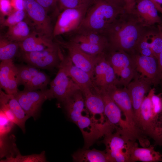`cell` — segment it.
Segmentation results:
<instances>
[{
	"label": "cell",
	"instance_id": "1",
	"mask_svg": "<svg viewBox=\"0 0 162 162\" xmlns=\"http://www.w3.org/2000/svg\"><path fill=\"white\" fill-rule=\"evenodd\" d=\"M121 14L104 32L109 49L130 51L136 49L142 35L143 26L135 18Z\"/></svg>",
	"mask_w": 162,
	"mask_h": 162
},
{
	"label": "cell",
	"instance_id": "2",
	"mask_svg": "<svg viewBox=\"0 0 162 162\" xmlns=\"http://www.w3.org/2000/svg\"><path fill=\"white\" fill-rule=\"evenodd\" d=\"M124 10L123 8L106 0H94L80 27L104 33Z\"/></svg>",
	"mask_w": 162,
	"mask_h": 162
},
{
	"label": "cell",
	"instance_id": "3",
	"mask_svg": "<svg viewBox=\"0 0 162 162\" xmlns=\"http://www.w3.org/2000/svg\"><path fill=\"white\" fill-rule=\"evenodd\" d=\"M104 89L123 112L125 120L136 134L140 144H143L146 140V137L142 133L135 115L127 87L119 88L116 85H112Z\"/></svg>",
	"mask_w": 162,
	"mask_h": 162
},
{
	"label": "cell",
	"instance_id": "4",
	"mask_svg": "<svg viewBox=\"0 0 162 162\" xmlns=\"http://www.w3.org/2000/svg\"><path fill=\"white\" fill-rule=\"evenodd\" d=\"M102 142L111 162H130L132 149L136 143L118 131L109 133L104 136Z\"/></svg>",
	"mask_w": 162,
	"mask_h": 162
},
{
	"label": "cell",
	"instance_id": "5",
	"mask_svg": "<svg viewBox=\"0 0 162 162\" xmlns=\"http://www.w3.org/2000/svg\"><path fill=\"white\" fill-rule=\"evenodd\" d=\"M101 96L104 104V113L106 121L113 126L116 131L133 140L137 137L125 120L122 117V111L106 91L99 89L96 92Z\"/></svg>",
	"mask_w": 162,
	"mask_h": 162
},
{
	"label": "cell",
	"instance_id": "6",
	"mask_svg": "<svg viewBox=\"0 0 162 162\" xmlns=\"http://www.w3.org/2000/svg\"><path fill=\"white\" fill-rule=\"evenodd\" d=\"M24 6L28 16L33 22V32L52 39L53 27L45 8L34 0H24Z\"/></svg>",
	"mask_w": 162,
	"mask_h": 162
},
{
	"label": "cell",
	"instance_id": "7",
	"mask_svg": "<svg viewBox=\"0 0 162 162\" xmlns=\"http://www.w3.org/2000/svg\"><path fill=\"white\" fill-rule=\"evenodd\" d=\"M88 8H67L58 15L53 27V36L70 35L81 26Z\"/></svg>",
	"mask_w": 162,
	"mask_h": 162
},
{
	"label": "cell",
	"instance_id": "8",
	"mask_svg": "<svg viewBox=\"0 0 162 162\" xmlns=\"http://www.w3.org/2000/svg\"><path fill=\"white\" fill-rule=\"evenodd\" d=\"M60 47L58 44L54 47L43 51L31 52L22 51V58L28 64L38 68L50 69L58 67L64 56Z\"/></svg>",
	"mask_w": 162,
	"mask_h": 162
},
{
	"label": "cell",
	"instance_id": "9",
	"mask_svg": "<svg viewBox=\"0 0 162 162\" xmlns=\"http://www.w3.org/2000/svg\"><path fill=\"white\" fill-rule=\"evenodd\" d=\"M76 124L82 134L84 141L83 149H88L98 139L115 130L107 121L98 123L86 115L82 116Z\"/></svg>",
	"mask_w": 162,
	"mask_h": 162
},
{
	"label": "cell",
	"instance_id": "10",
	"mask_svg": "<svg viewBox=\"0 0 162 162\" xmlns=\"http://www.w3.org/2000/svg\"><path fill=\"white\" fill-rule=\"evenodd\" d=\"M26 114L35 118L44 102L51 99L49 89L40 91L24 90L14 95Z\"/></svg>",
	"mask_w": 162,
	"mask_h": 162
},
{
	"label": "cell",
	"instance_id": "11",
	"mask_svg": "<svg viewBox=\"0 0 162 162\" xmlns=\"http://www.w3.org/2000/svg\"><path fill=\"white\" fill-rule=\"evenodd\" d=\"M56 41L61 46L67 49L68 55L73 63L87 73L93 82L95 67L101 55L96 56L87 54L69 41L65 42L56 40Z\"/></svg>",
	"mask_w": 162,
	"mask_h": 162
},
{
	"label": "cell",
	"instance_id": "12",
	"mask_svg": "<svg viewBox=\"0 0 162 162\" xmlns=\"http://www.w3.org/2000/svg\"><path fill=\"white\" fill-rule=\"evenodd\" d=\"M58 67L59 70L56 76L50 83L49 89L52 99L56 98L63 102L73 92L80 88L62 67Z\"/></svg>",
	"mask_w": 162,
	"mask_h": 162
},
{
	"label": "cell",
	"instance_id": "13",
	"mask_svg": "<svg viewBox=\"0 0 162 162\" xmlns=\"http://www.w3.org/2000/svg\"><path fill=\"white\" fill-rule=\"evenodd\" d=\"M152 83L146 77L142 76H139L136 74L134 79L127 86L134 112L140 126L139 116L140 107L146 96L145 94L150 89Z\"/></svg>",
	"mask_w": 162,
	"mask_h": 162
},
{
	"label": "cell",
	"instance_id": "14",
	"mask_svg": "<svg viewBox=\"0 0 162 162\" xmlns=\"http://www.w3.org/2000/svg\"><path fill=\"white\" fill-rule=\"evenodd\" d=\"M59 66L63 69L67 75L79 86L81 90L87 88L95 90L97 88L89 74L75 65L68 55L63 56Z\"/></svg>",
	"mask_w": 162,
	"mask_h": 162
},
{
	"label": "cell",
	"instance_id": "15",
	"mask_svg": "<svg viewBox=\"0 0 162 162\" xmlns=\"http://www.w3.org/2000/svg\"><path fill=\"white\" fill-rule=\"evenodd\" d=\"M158 11L150 0H136L130 13L143 26H149L161 21Z\"/></svg>",
	"mask_w": 162,
	"mask_h": 162
},
{
	"label": "cell",
	"instance_id": "16",
	"mask_svg": "<svg viewBox=\"0 0 162 162\" xmlns=\"http://www.w3.org/2000/svg\"><path fill=\"white\" fill-rule=\"evenodd\" d=\"M81 91L84 97L86 108L91 118L98 123L103 124L106 122L104 104L101 95L89 88Z\"/></svg>",
	"mask_w": 162,
	"mask_h": 162
},
{
	"label": "cell",
	"instance_id": "17",
	"mask_svg": "<svg viewBox=\"0 0 162 162\" xmlns=\"http://www.w3.org/2000/svg\"><path fill=\"white\" fill-rule=\"evenodd\" d=\"M136 70L152 83H157L159 80L158 76L157 60L154 57L142 55L136 56L133 59Z\"/></svg>",
	"mask_w": 162,
	"mask_h": 162
},
{
	"label": "cell",
	"instance_id": "18",
	"mask_svg": "<svg viewBox=\"0 0 162 162\" xmlns=\"http://www.w3.org/2000/svg\"><path fill=\"white\" fill-rule=\"evenodd\" d=\"M70 119L74 123L77 122L83 115L86 107L83 95L80 89L77 90L63 102Z\"/></svg>",
	"mask_w": 162,
	"mask_h": 162
},
{
	"label": "cell",
	"instance_id": "19",
	"mask_svg": "<svg viewBox=\"0 0 162 162\" xmlns=\"http://www.w3.org/2000/svg\"><path fill=\"white\" fill-rule=\"evenodd\" d=\"M18 42L21 51L25 52L43 51L58 44L52 39L39 35L33 31L25 39Z\"/></svg>",
	"mask_w": 162,
	"mask_h": 162
},
{
	"label": "cell",
	"instance_id": "20",
	"mask_svg": "<svg viewBox=\"0 0 162 162\" xmlns=\"http://www.w3.org/2000/svg\"><path fill=\"white\" fill-rule=\"evenodd\" d=\"M152 88L146 96L141 105L139 116V122L142 131L146 136L151 137L154 120L152 115L151 97Z\"/></svg>",
	"mask_w": 162,
	"mask_h": 162
},
{
	"label": "cell",
	"instance_id": "21",
	"mask_svg": "<svg viewBox=\"0 0 162 162\" xmlns=\"http://www.w3.org/2000/svg\"><path fill=\"white\" fill-rule=\"evenodd\" d=\"M69 35L68 41L73 43L84 42L104 45L109 47L108 40L104 33L80 27Z\"/></svg>",
	"mask_w": 162,
	"mask_h": 162
},
{
	"label": "cell",
	"instance_id": "22",
	"mask_svg": "<svg viewBox=\"0 0 162 162\" xmlns=\"http://www.w3.org/2000/svg\"><path fill=\"white\" fill-rule=\"evenodd\" d=\"M150 49L154 57L157 60L162 50V32H150L143 33L138 44L137 49L139 52L144 49Z\"/></svg>",
	"mask_w": 162,
	"mask_h": 162
},
{
	"label": "cell",
	"instance_id": "23",
	"mask_svg": "<svg viewBox=\"0 0 162 162\" xmlns=\"http://www.w3.org/2000/svg\"><path fill=\"white\" fill-rule=\"evenodd\" d=\"M157 162L162 161V154L156 151L154 146L150 145L147 147H138L136 142L133 147L130 162Z\"/></svg>",
	"mask_w": 162,
	"mask_h": 162
},
{
	"label": "cell",
	"instance_id": "24",
	"mask_svg": "<svg viewBox=\"0 0 162 162\" xmlns=\"http://www.w3.org/2000/svg\"><path fill=\"white\" fill-rule=\"evenodd\" d=\"M0 102L4 103L8 106L18 120V126L25 132V124L29 117L26 114L14 95L7 94L0 88Z\"/></svg>",
	"mask_w": 162,
	"mask_h": 162
},
{
	"label": "cell",
	"instance_id": "25",
	"mask_svg": "<svg viewBox=\"0 0 162 162\" xmlns=\"http://www.w3.org/2000/svg\"><path fill=\"white\" fill-rule=\"evenodd\" d=\"M73 160L78 162H111L105 150L93 149H80L72 155Z\"/></svg>",
	"mask_w": 162,
	"mask_h": 162
},
{
	"label": "cell",
	"instance_id": "26",
	"mask_svg": "<svg viewBox=\"0 0 162 162\" xmlns=\"http://www.w3.org/2000/svg\"><path fill=\"white\" fill-rule=\"evenodd\" d=\"M106 57L116 74L118 76L124 68L135 65L133 60L123 51L110 50L108 53L106 52Z\"/></svg>",
	"mask_w": 162,
	"mask_h": 162
},
{
	"label": "cell",
	"instance_id": "27",
	"mask_svg": "<svg viewBox=\"0 0 162 162\" xmlns=\"http://www.w3.org/2000/svg\"><path fill=\"white\" fill-rule=\"evenodd\" d=\"M32 33L28 24L22 21L8 27L5 38L10 41L20 42L25 39Z\"/></svg>",
	"mask_w": 162,
	"mask_h": 162
},
{
	"label": "cell",
	"instance_id": "28",
	"mask_svg": "<svg viewBox=\"0 0 162 162\" xmlns=\"http://www.w3.org/2000/svg\"><path fill=\"white\" fill-rule=\"evenodd\" d=\"M20 48L18 42L10 41L6 38H1L0 60L1 61L13 60Z\"/></svg>",
	"mask_w": 162,
	"mask_h": 162
},
{
	"label": "cell",
	"instance_id": "29",
	"mask_svg": "<svg viewBox=\"0 0 162 162\" xmlns=\"http://www.w3.org/2000/svg\"><path fill=\"white\" fill-rule=\"evenodd\" d=\"M13 60L1 61L0 64V88L6 92L7 90L8 82L13 70L15 66Z\"/></svg>",
	"mask_w": 162,
	"mask_h": 162
},
{
	"label": "cell",
	"instance_id": "30",
	"mask_svg": "<svg viewBox=\"0 0 162 162\" xmlns=\"http://www.w3.org/2000/svg\"><path fill=\"white\" fill-rule=\"evenodd\" d=\"M16 154H10L5 159L1 160L3 162H46L45 152L44 151L40 154H34L28 155H22L17 150Z\"/></svg>",
	"mask_w": 162,
	"mask_h": 162
},
{
	"label": "cell",
	"instance_id": "31",
	"mask_svg": "<svg viewBox=\"0 0 162 162\" xmlns=\"http://www.w3.org/2000/svg\"><path fill=\"white\" fill-rule=\"evenodd\" d=\"M50 79L44 73L40 71L32 78L29 83L24 87V90L29 91L45 90L50 84Z\"/></svg>",
	"mask_w": 162,
	"mask_h": 162
},
{
	"label": "cell",
	"instance_id": "32",
	"mask_svg": "<svg viewBox=\"0 0 162 162\" xmlns=\"http://www.w3.org/2000/svg\"><path fill=\"white\" fill-rule=\"evenodd\" d=\"M94 0H58V9L88 8Z\"/></svg>",
	"mask_w": 162,
	"mask_h": 162
},
{
	"label": "cell",
	"instance_id": "33",
	"mask_svg": "<svg viewBox=\"0 0 162 162\" xmlns=\"http://www.w3.org/2000/svg\"><path fill=\"white\" fill-rule=\"evenodd\" d=\"M151 138L155 145L162 146V111L154 121Z\"/></svg>",
	"mask_w": 162,
	"mask_h": 162
},
{
	"label": "cell",
	"instance_id": "34",
	"mask_svg": "<svg viewBox=\"0 0 162 162\" xmlns=\"http://www.w3.org/2000/svg\"><path fill=\"white\" fill-rule=\"evenodd\" d=\"M151 100L152 112L154 121L162 111V94H155V88H152Z\"/></svg>",
	"mask_w": 162,
	"mask_h": 162
},
{
	"label": "cell",
	"instance_id": "35",
	"mask_svg": "<svg viewBox=\"0 0 162 162\" xmlns=\"http://www.w3.org/2000/svg\"><path fill=\"white\" fill-rule=\"evenodd\" d=\"M135 65L131 66L124 68L121 71L119 76L121 77L118 83L127 87L132 79L136 75Z\"/></svg>",
	"mask_w": 162,
	"mask_h": 162
},
{
	"label": "cell",
	"instance_id": "36",
	"mask_svg": "<svg viewBox=\"0 0 162 162\" xmlns=\"http://www.w3.org/2000/svg\"><path fill=\"white\" fill-rule=\"evenodd\" d=\"M15 124L10 121L4 113L0 111V136H5L10 132Z\"/></svg>",
	"mask_w": 162,
	"mask_h": 162
},
{
	"label": "cell",
	"instance_id": "37",
	"mask_svg": "<svg viewBox=\"0 0 162 162\" xmlns=\"http://www.w3.org/2000/svg\"><path fill=\"white\" fill-rule=\"evenodd\" d=\"M25 15L24 10H15L4 21V25L8 27L22 21Z\"/></svg>",
	"mask_w": 162,
	"mask_h": 162
},
{
	"label": "cell",
	"instance_id": "38",
	"mask_svg": "<svg viewBox=\"0 0 162 162\" xmlns=\"http://www.w3.org/2000/svg\"><path fill=\"white\" fill-rule=\"evenodd\" d=\"M19 85H22L25 87L31 81L32 76L27 65L17 66Z\"/></svg>",
	"mask_w": 162,
	"mask_h": 162
},
{
	"label": "cell",
	"instance_id": "39",
	"mask_svg": "<svg viewBox=\"0 0 162 162\" xmlns=\"http://www.w3.org/2000/svg\"><path fill=\"white\" fill-rule=\"evenodd\" d=\"M43 7L48 13L50 10L54 9L57 12L59 9L57 7L58 0H34Z\"/></svg>",
	"mask_w": 162,
	"mask_h": 162
},
{
	"label": "cell",
	"instance_id": "40",
	"mask_svg": "<svg viewBox=\"0 0 162 162\" xmlns=\"http://www.w3.org/2000/svg\"><path fill=\"white\" fill-rule=\"evenodd\" d=\"M0 110L5 114L8 119L15 124L19 126V122L15 115L6 104L0 102Z\"/></svg>",
	"mask_w": 162,
	"mask_h": 162
},
{
	"label": "cell",
	"instance_id": "41",
	"mask_svg": "<svg viewBox=\"0 0 162 162\" xmlns=\"http://www.w3.org/2000/svg\"><path fill=\"white\" fill-rule=\"evenodd\" d=\"M12 6L10 0H0V8L3 14H8L11 12Z\"/></svg>",
	"mask_w": 162,
	"mask_h": 162
},
{
	"label": "cell",
	"instance_id": "42",
	"mask_svg": "<svg viewBox=\"0 0 162 162\" xmlns=\"http://www.w3.org/2000/svg\"><path fill=\"white\" fill-rule=\"evenodd\" d=\"M12 7L15 10H24V0H10Z\"/></svg>",
	"mask_w": 162,
	"mask_h": 162
},
{
	"label": "cell",
	"instance_id": "43",
	"mask_svg": "<svg viewBox=\"0 0 162 162\" xmlns=\"http://www.w3.org/2000/svg\"><path fill=\"white\" fill-rule=\"evenodd\" d=\"M136 0H123L124 6V9L128 13H130L132 11Z\"/></svg>",
	"mask_w": 162,
	"mask_h": 162
},
{
	"label": "cell",
	"instance_id": "44",
	"mask_svg": "<svg viewBox=\"0 0 162 162\" xmlns=\"http://www.w3.org/2000/svg\"><path fill=\"white\" fill-rule=\"evenodd\" d=\"M157 61L158 78L162 84V50L160 54Z\"/></svg>",
	"mask_w": 162,
	"mask_h": 162
},
{
	"label": "cell",
	"instance_id": "45",
	"mask_svg": "<svg viewBox=\"0 0 162 162\" xmlns=\"http://www.w3.org/2000/svg\"><path fill=\"white\" fill-rule=\"evenodd\" d=\"M27 66L32 77L36 75L40 71L37 68L33 66L28 64Z\"/></svg>",
	"mask_w": 162,
	"mask_h": 162
},
{
	"label": "cell",
	"instance_id": "46",
	"mask_svg": "<svg viewBox=\"0 0 162 162\" xmlns=\"http://www.w3.org/2000/svg\"><path fill=\"white\" fill-rule=\"evenodd\" d=\"M154 4L158 11L162 14V0H150Z\"/></svg>",
	"mask_w": 162,
	"mask_h": 162
},
{
	"label": "cell",
	"instance_id": "47",
	"mask_svg": "<svg viewBox=\"0 0 162 162\" xmlns=\"http://www.w3.org/2000/svg\"><path fill=\"white\" fill-rule=\"evenodd\" d=\"M107 1L124 8V3L123 0H106Z\"/></svg>",
	"mask_w": 162,
	"mask_h": 162
}]
</instances>
